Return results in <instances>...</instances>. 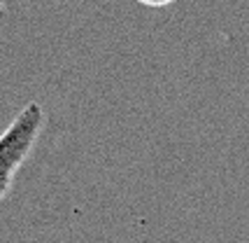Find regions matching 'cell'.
<instances>
[{"label": "cell", "instance_id": "obj_1", "mask_svg": "<svg viewBox=\"0 0 249 243\" xmlns=\"http://www.w3.org/2000/svg\"><path fill=\"white\" fill-rule=\"evenodd\" d=\"M44 126V110L40 103H28L12 120V124L0 136V201L10 194L14 178L23 162L31 157L33 147Z\"/></svg>", "mask_w": 249, "mask_h": 243}, {"label": "cell", "instance_id": "obj_2", "mask_svg": "<svg viewBox=\"0 0 249 243\" xmlns=\"http://www.w3.org/2000/svg\"><path fill=\"white\" fill-rule=\"evenodd\" d=\"M142 5H149V7H165V5H170L175 0H138Z\"/></svg>", "mask_w": 249, "mask_h": 243}, {"label": "cell", "instance_id": "obj_3", "mask_svg": "<svg viewBox=\"0 0 249 243\" xmlns=\"http://www.w3.org/2000/svg\"><path fill=\"white\" fill-rule=\"evenodd\" d=\"M5 17V0H0V19Z\"/></svg>", "mask_w": 249, "mask_h": 243}]
</instances>
